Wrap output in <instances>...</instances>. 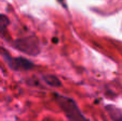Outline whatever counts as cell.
Here are the masks:
<instances>
[{
  "instance_id": "cell-1",
  "label": "cell",
  "mask_w": 122,
  "mask_h": 121,
  "mask_svg": "<svg viewBox=\"0 0 122 121\" xmlns=\"http://www.w3.org/2000/svg\"><path fill=\"white\" fill-rule=\"evenodd\" d=\"M54 98H55L57 104L60 106V108L63 111V113L66 116L69 121H89L81 114L80 109L78 108L77 104L73 99L61 96L58 93H55Z\"/></svg>"
},
{
  "instance_id": "cell-2",
  "label": "cell",
  "mask_w": 122,
  "mask_h": 121,
  "mask_svg": "<svg viewBox=\"0 0 122 121\" xmlns=\"http://www.w3.org/2000/svg\"><path fill=\"white\" fill-rule=\"evenodd\" d=\"M12 45L16 49H18V50L23 51L25 54H28L30 56L39 55L41 50L40 41L36 35H29L18 39V40L14 41L12 43Z\"/></svg>"
},
{
  "instance_id": "cell-3",
  "label": "cell",
  "mask_w": 122,
  "mask_h": 121,
  "mask_svg": "<svg viewBox=\"0 0 122 121\" xmlns=\"http://www.w3.org/2000/svg\"><path fill=\"white\" fill-rule=\"evenodd\" d=\"M2 55H3L5 61L9 63V66L13 69V70H23V71H27V70H31L34 68V63L29 60L25 59V58L21 57H16L13 58L10 57L8 54L5 53V50L2 51Z\"/></svg>"
},
{
  "instance_id": "cell-4",
  "label": "cell",
  "mask_w": 122,
  "mask_h": 121,
  "mask_svg": "<svg viewBox=\"0 0 122 121\" xmlns=\"http://www.w3.org/2000/svg\"><path fill=\"white\" fill-rule=\"evenodd\" d=\"M43 79L45 81L46 84H48L49 86H53V87H60L61 86V81L53 75H46V76L43 77Z\"/></svg>"
},
{
  "instance_id": "cell-5",
  "label": "cell",
  "mask_w": 122,
  "mask_h": 121,
  "mask_svg": "<svg viewBox=\"0 0 122 121\" xmlns=\"http://www.w3.org/2000/svg\"><path fill=\"white\" fill-rule=\"evenodd\" d=\"M9 24H10V20L8 17L3 14H0V34H2L6 30Z\"/></svg>"
}]
</instances>
